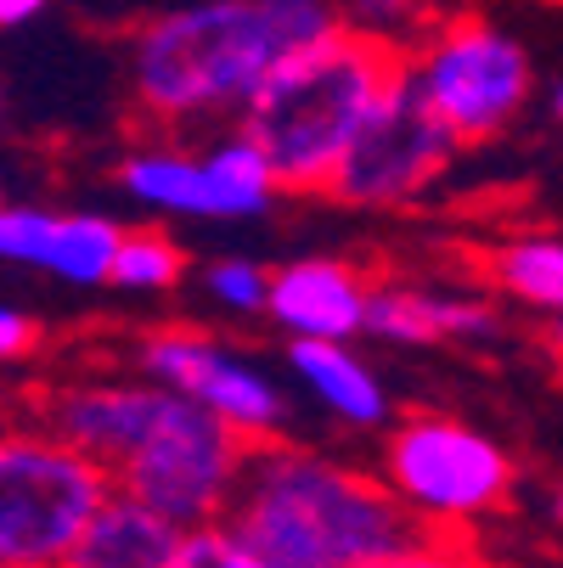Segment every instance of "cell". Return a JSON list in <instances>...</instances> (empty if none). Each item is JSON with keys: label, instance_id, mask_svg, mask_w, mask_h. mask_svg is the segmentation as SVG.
Masks as SVG:
<instances>
[{"label": "cell", "instance_id": "1", "mask_svg": "<svg viewBox=\"0 0 563 568\" xmlns=\"http://www.w3.org/2000/svg\"><path fill=\"white\" fill-rule=\"evenodd\" d=\"M344 29L333 0H187L130 34V97L158 130L243 119L265 79Z\"/></svg>", "mask_w": 563, "mask_h": 568}, {"label": "cell", "instance_id": "2", "mask_svg": "<svg viewBox=\"0 0 563 568\" xmlns=\"http://www.w3.org/2000/svg\"><path fill=\"white\" fill-rule=\"evenodd\" d=\"M225 524L277 568H372L418 535L378 473L293 439L249 450Z\"/></svg>", "mask_w": 563, "mask_h": 568}, {"label": "cell", "instance_id": "3", "mask_svg": "<svg viewBox=\"0 0 563 568\" xmlns=\"http://www.w3.org/2000/svg\"><path fill=\"white\" fill-rule=\"evenodd\" d=\"M400 68L406 57L394 45H378L355 29H333L265 79V91L249 102L237 130H249L265 146L282 192H328L350 141L400 79Z\"/></svg>", "mask_w": 563, "mask_h": 568}, {"label": "cell", "instance_id": "4", "mask_svg": "<svg viewBox=\"0 0 563 568\" xmlns=\"http://www.w3.org/2000/svg\"><path fill=\"white\" fill-rule=\"evenodd\" d=\"M378 478L406 507L418 535H468L502 518L519 490V462L502 439L451 412H406L378 450Z\"/></svg>", "mask_w": 563, "mask_h": 568}, {"label": "cell", "instance_id": "5", "mask_svg": "<svg viewBox=\"0 0 563 568\" xmlns=\"http://www.w3.org/2000/svg\"><path fill=\"white\" fill-rule=\"evenodd\" d=\"M243 473H249V445L220 417H209L203 405L158 383V399L147 423L135 428L124 462L113 467V484L119 496L152 507L175 529H203L231 518Z\"/></svg>", "mask_w": 563, "mask_h": 568}, {"label": "cell", "instance_id": "6", "mask_svg": "<svg viewBox=\"0 0 563 568\" xmlns=\"http://www.w3.org/2000/svg\"><path fill=\"white\" fill-rule=\"evenodd\" d=\"M113 496L102 462L34 423L12 428L0 439V568H68Z\"/></svg>", "mask_w": 563, "mask_h": 568}, {"label": "cell", "instance_id": "7", "mask_svg": "<svg viewBox=\"0 0 563 568\" xmlns=\"http://www.w3.org/2000/svg\"><path fill=\"white\" fill-rule=\"evenodd\" d=\"M406 79L462 146H485L530 108L535 62L524 40H513L485 12H451L434 18L429 34L406 51Z\"/></svg>", "mask_w": 563, "mask_h": 568}, {"label": "cell", "instance_id": "8", "mask_svg": "<svg viewBox=\"0 0 563 568\" xmlns=\"http://www.w3.org/2000/svg\"><path fill=\"white\" fill-rule=\"evenodd\" d=\"M130 361L147 383H164L170 394H181V399L203 405L209 417H220L249 450L288 439L293 399L277 383V372H265V361H254L249 349L192 327V321L141 333Z\"/></svg>", "mask_w": 563, "mask_h": 568}, {"label": "cell", "instance_id": "9", "mask_svg": "<svg viewBox=\"0 0 563 568\" xmlns=\"http://www.w3.org/2000/svg\"><path fill=\"white\" fill-rule=\"evenodd\" d=\"M456 135L440 124V113L423 102V91L400 79L383 91V102L372 108V119L361 124V135L350 141L344 164L328 186V197L350 203V209H400L418 203L456 158Z\"/></svg>", "mask_w": 563, "mask_h": 568}, {"label": "cell", "instance_id": "10", "mask_svg": "<svg viewBox=\"0 0 563 568\" xmlns=\"http://www.w3.org/2000/svg\"><path fill=\"white\" fill-rule=\"evenodd\" d=\"M372 276L355 260L304 254L271 271V321L288 344H355L372 321Z\"/></svg>", "mask_w": 563, "mask_h": 568}, {"label": "cell", "instance_id": "11", "mask_svg": "<svg viewBox=\"0 0 563 568\" xmlns=\"http://www.w3.org/2000/svg\"><path fill=\"white\" fill-rule=\"evenodd\" d=\"M502 333V310L485 293L462 287H418L378 276L366 338L394 349H434V344H491Z\"/></svg>", "mask_w": 563, "mask_h": 568}, {"label": "cell", "instance_id": "12", "mask_svg": "<svg viewBox=\"0 0 563 568\" xmlns=\"http://www.w3.org/2000/svg\"><path fill=\"white\" fill-rule=\"evenodd\" d=\"M119 192L152 214H175V220H237L225 186L209 170V158L187 152L175 141H147V146L124 152Z\"/></svg>", "mask_w": 563, "mask_h": 568}, {"label": "cell", "instance_id": "13", "mask_svg": "<svg viewBox=\"0 0 563 568\" xmlns=\"http://www.w3.org/2000/svg\"><path fill=\"white\" fill-rule=\"evenodd\" d=\"M288 372L339 428H355V434L394 428L389 423V388L372 372V361L355 355V344H288Z\"/></svg>", "mask_w": 563, "mask_h": 568}, {"label": "cell", "instance_id": "14", "mask_svg": "<svg viewBox=\"0 0 563 568\" xmlns=\"http://www.w3.org/2000/svg\"><path fill=\"white\" fill-rule=\"evenodd\" d=\"M181 535L187 529L158 518L152 507H141L130 496H113L97 513V524L86 529V540L73 546L68 568H170Z\"/></svg>", "mask_w": 563, "mask_h": 568}, {"label": "cell", "instance_id": "15", "mask_svg": "<svg viewBox=\"0 0 563 568\" xmlns=\"http://www.w3.org/2000/svg\"><path fill=\"white\" fill-rule=\"evenodd\" d=\"M485 282L507 304L563 315V236L557 231H519L485 254Z\"/></svg>", "mask_w": 563, "mask_h": 568}, {"label": "cell", "instance_id": "16", "mask_svg": "<svg viewBox=\"0 0 563 568\" xmlns=\"http://www.w3.org/2000/svg\"><path fill=\"white\" fill-rule=\"evenodd\" d=\"M124 248V225L97 214V209H57L51 236H46V260L40 271L57 276L62 287H113V265Z\"/></svg>", "mask_w": 563, "mask_h": 568}, {"label": "cell", "instance_id": "17", "mask_svg": "<svg viewBox=\"0 0 563 568\" xmlns=\"http://www.w3.org/2000/svg\"><path fill=\"white\" fill-rule=\"evenodd\" d=\"M181 282H187V248L170 231H158V225L124 231V248L113 265L119 293H175Z\"/></svg>", "mask_w": 563, "mask_h": 568}, {"label": "cell", "instance_id": "18", "mask_svg": "<svg viewBox=\"0 0 563 568\" xmlns=\"http://www.w3.org/2000/svg\"><path fill=\"white\" fill-rule=\"evenodd\" d=\"M198 287L214 310L225 315H265L271 310V271L260 260H243V254H225V260H209L198 271Z\"/></svg>", "mask_w": 563, "mask_h": 568}, {"label": "cell", "instance_id": "19", "mask_svg": "<svg viewBox=\"0 0 563 568\" xmlns=\"http://www.w3.org/2000/svg\"><path fill=\"white\" fill-rule=\"evenodd\" d=\"M429 23L434 18H423V0H344V29L378 45H394L400 57L429 34Z\"/></svg>", "mask_w": 563, "mask_h": 568}, {"label": "cell", "instance_id": "20", "mask_svg": "<svg viewBox=\"0 0 563 568\" xmlns=\"http://www.w3.org/2000/svg\"><path fill=\"white\" fill-rule=\"evenodd\" d=\"M170 568H277L265 551H254L231 524H203V529H187Z\"/></svg>", "mask_w": 563, "mask_h": 568}, {"label": "cell", "instance_id": "21", "mask_svg": "<svg viewBox=\"0 0 563 568\" xmlns=\"http://www.w3.org/2000/svg\"><path fill=\"white\" fill-rule=\"evenodd\" d=\"M372 568H502V562L468 535H412L406 546L389 551Z\"/></svg>", "mask_w": 563, "mask_h": 568}, {"label": "cell", "instance_id": "22", "mask_svg": "<svg viewBox=\"0 0 563 568\" xmlns=\"http://www.w3.org/2000/svg\"><path fill=\"white\" fill-rule=\"evenodd\" d=\"M51 220H57V209H46V203H7L0 209V260L18 271H40Z\"/></svg>", "mask_w": 563, "mask_h": 568}, {"label": "cell", "instance_id": "23", "mask_svg": "<svg viewBox=\"0 0 563 568\" xmlns=\"http://www.w3.org/2000/svg\"><path fill=\"white\" fill-rule=\"evenodd\" d=\"M40 338H46L40 315H29V310H18V304L0 310V361H7V366H23V361L40 349Z\"/></svg>", "mask_w": 563, "mask_h": 568}, {"label": "cell", "instance_id": "24", "mask_svg": "<svg viewBox=\"0 0 563 568\" xmlns=\"http://www.w3.org/2000/svg\"><path fill=\"white\" fill-rule=\"evenodd\" d=\"M46 7H51V0H0V23H7V29H23V23H34Z\"/></svg>", "mask_w": 563, "mask_h": 568}, {"label": "cell", "instance_id": "25", "mask_svg": "<svg viewBox=\"0 0 563 568\" xmlns=\"http://www.w3.org/2000/svg\"><path fill=\"white\" fill-rule=\"evenodd\" d=\"M546 355L563 366V315H552V321H546Z\"/></svg>", "mask_w": 563, "mask_h": 568}, {"label": "cell", "instance_id": "26", "mask_svg": "<svg viewBox=\"0 0 563 568\" xmlns=\"http://www.w3.org/2000/svg\"><path fill=\"white\" fill-rule=\"evenodd\" d=\"M546 108H552V119L563 124V79H557V85H552V97H546Z\"/></svg>", "mask_w": 563, "mask_h": 568}, {"label": "cell", "instance_id": "27", "mask_svg": "<svg viewBox=\"0 0 563 568\" xmlns=\"http://www.w3.org/2000/svg\"><path fill=\"white\" fill-rule=\"evenodd\" d=\"M552 518L563 524V478H557V490H552Z\"/></svg>", "mask_w": 563, "mask_h": 568}]
</instances>
